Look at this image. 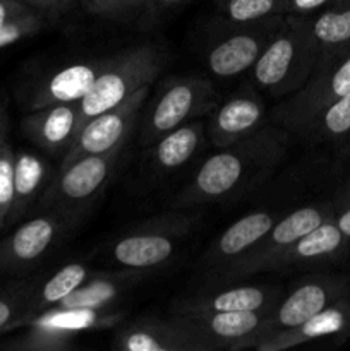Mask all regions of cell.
<instances>
[{
    "instance_id": "1",
    "label": "cell",
    "mask_w": 350,
    "mask_h": 351,
    "mask_svg": "<svg viewBox=\"0 0 350 351\" xmlns=\"http://www.w3.org/2000/svg\"><path fill=\"white\" fill-rule=\"evenodd\" d=\"M288 132L281 127H263L253 136L220 147L206 158L187 185L175 197L178 211L225 201L235 192L266 177L287 154Z\"/></svg>"
},
{
    "instance_id": "2",
    "label": "cell",
    "mask_w": 350,
    "mask_h": 351,
    "mask_svg": "<svg viewBox=\"0 0 350 351\" xmlns=\"http://www.w3.org/2000/svg\"><path fill=\"white\" fill-rule=\"evenodd\" d=\"M318 69L311 19L285 16L263 53L250 67V82L273 98L297 93Z\"/></svg>"
},
{
    "instance_id": "3",
    "label": "cell",
    "mask_w": 350,
    "mask_h": 351,
    "mask_svg": "<svg viewBox=\"0 0 350 351\" xmlns=\"http://www.w3.org/2000/svg\"><path fill=\"white\" fill-rule=\"evenodd\" d=\"M167 47L156 41L134 45L110 55L88 95L78 103L79 129L100 113L126 101L129 96L151 84L168 64Z\"/></svg>"
},
{
    "instance_id": "4",
    "label": "cell",
    "mask_w": 350,
    "mask_h": 351,
    "mask_svg": "<svg viewBox=\"0 0 350 351\" xmlns=\"http://www.w3.org/2000/svg\"><path fill=\"white\" fill-rule=\"evenodd\" d=\"M216 106L218 93L208 77L182 75L172 79L141 117V146L150 147L177 127L209 115Z\"/></svg>"
},
{
    "instance_id": "5",
    "label": "cell",
    "mask_w": 350,
    "mask_h": 351,
    "mask_svg": "<svg viewBox=\"0 0 350 351\" xmlns=\"http://www.w3.org/2000/svg\"><path fill=\"white\" fill-rule=\"evenodd\" d=\"M194 225V216L167 215L148 219L122 233L112 245V259L126 269L151 271L174 257L178 243Z\"/></svg>"
},
{
    "instance_id": "6",
    "label": "cell",
    "mask_w": 350,
    "mask_h": 351,
    "mask_svg": "<svg viewBox=\"0 0 350 351\" xmlns=\"http://www.w3.org/2000/svg\"><path fill=\"white\" fill-rule=\"evenodd\" d=\"M285 16H271L250 23H230L206 47L205 60L215 77L230 79L249 72Z\"/></svg>"
},
{
    "instance_id": "7",
    "label": "cell",
    "mask_w": 350,
    "mask_h": 351,
    "mask_svg": "<svg viewBox=\"0 0 350 351\" xmlns=\"http://www.w3.org/2000/svg\"><path fill=\"white\" fill-rule=\"evenodd\" d=\"M122 147L103 154H89L58 170L43 195V206L55 211L82 215L112 178Z\"/></svg>"
},
{
    "instance_id": "8",
    "label": "cell",
    "mask_w": 350,
    "mask_h": 351,
    "mask_svg": "<svg viewBox=\"0 0 350 351\" xmlns=\"http://www.w3.org/2000/svg\"><path fill=\"white\" fill-rule=\"evenodd\" d=\"M150 91L151 84L144 86L120 105L82 123L69 149L62 156L60 168H65L89 154H103L124 147L127 137L139 123L143 108L150 98Z\"/></svg>"
},
{
    "instance_id": "9",
    "label": "cell",
    "mask_w": 350,
    "mask_h": 351,
    "mask_svg": "<svg viewBox=\"0 0 350 351\" xmlns=\"http://www.w3.org/2000/svg\"><path fill=\"white\" fill-rule=\"evenodd\" d=\"M347 95H350V50L319 65L297 93L277 106L273 120L288 134H294L323 106Z\"/></svg>"
},
{
    "instance_id": "10",
    "label": "cell",
    "mask_w": 350,
    "mask_h": 351,
    "mask_svg": "<svg viewBox=\"0 0 350 351\" xmlns=\"http://www.w3.org/2000/svg\"><path fill=\"white\" fill-rule=\"evenodd\" d=\"M333 216H335V211L329 204L302 206V208L294 209L288 215H285L283 218H278L273 228L257 242V245L253 247L233 266H230L225 273H222V276L225 280L232 281L266 271L268 264L278 254L287 250L292 243L302 239L305 233L312 232V230L318 228L319 225L328 221Z\"/></svg>"
},
{
    "instance_id": "11",
    "label": "cell",
    "mask_w": 350,
    "mask_h": 351,
    "mask_svg": "<svg viewBox=\"0 0 350 351\" xmlns=\"http://www.w3.org/2000/svg\"><path fill=\"white\" fill-rule=\"evenodd\" d=\"M273 307L254 312L177 315L215 350H249L271 332Z\"/></svg>"
},
{
    "instance_id": "12",
    "label": "cell",
    "mask_w": 350,
    "mask_h": 351,
    "mask_svg": "<svg viewBox=\"0 0 350 351\" xmlns=\"http://www.w3.org/2000/svg\"><path fill=\"white\" fill-rule=\"evenodd\" d=\"M113 346L122 351H215L177 315L136 319L115 332Z\"/></svg>"
},
{
    "instance_id": "13",
    "label": "cell",
    "mask_w": 350,
    "mask_h": 351,
    "mask_svg": "<svg viewBox=\"0 0 350 351\" xmlns=\"http://www.w3.org/2000/svg\"><path fill=\"white\" fill-rule=\"evenodd\" d=\"M349 283L338 280V278L314 276L302 280L301 283L292 288L287 297H281L280 302L273 307L271 332L285 331V329H292L302 324L335 302L349 298Z\"/></svg>"
},
{
    "instance_id": "14",
    "label": "cell",
    "mask_w": 350,
    "mask_h": 351,
    "mask_svg": "<svg viewBox=\"0 0 350 351\" xmlns=\"http://www.w3.org/2000/svg\"><path fill=\"white\" fill-rule=\"evenodd\" d=\"M122 319L115 308L88 311V308H48L33 321V345L36 348L64 350L79 335L110 328Z\"/></svg>"
},
{
    "instance_id": "15",
    "label": "cell",
    "mask_w": 350,
    "mask_h": 351,
    "mask_svg": "<svg viewBox=\"0 0 350 351\" xmlns=\"http://www.w3.org/2000/svg\"><path fill=\"white\" fill-rule=\"evenodd\" d=\"M281 290L277 287L242 285L201 291L174 302L170 315L218 314V312H254L275 307L280 302Z\"/></svg>"
},
{
    "instance_id": "16",
    "label": "cell",
    "mask_w": 350,
    "mask_h": 351,
    "mask_svg": "<svg viewBox=\"0 0 350 351\" xmlns=\"http://www.w3.org/2000/svg\"><path fill=\"white\" fill-rule=\"evenodd\" d=\"M266 122V106L263 98L253 89H240L225 103L213 110L208 137L216 149L232 146L263 129Z\"/></svg>"
},
{
    "instance_id": "17",
    "label": "cell",
    "mask_w": 350,
    "mask_h": 351,
    "mask_svg": "<svg viewBox=\"0 0 350 351\" xmlns=\"http://www.w3.org/2000/svg\"><path fill=\"white\" fill-rule=\"evenodd\" d=\"M280 216L273 211L247 213L240 219L229 226L218 239L209 245L202 257V264L208 266L213 273H225L230 266L242 259L253 247L257 245L261 239L273 228Z\"/></svg>"
},
{
    "instance_id": "18",
    "label": "cell",
    "mask_w": 350,
    "mask_h": 351,
    "mask_svg": "<svg viewBox=\"0 0 350 351\" xmlns=\"http://www.w3.org/2000/svg\"><path fill=\"white\" fill-rule=\"evenodd\" d=\"M347 336H350V297L335 302L295 328L271 332L263 338L256 350L281 351L305 343L347 338Z\"/></svg>"
},
{
    "instance_id": "19",
    "label": "cell",
    "mask_w": 350,
    "mask_h": 351,
    "mask_svg": "<svg viewBox=\"0 0 350 351\" xmlns=\"http://www.w3.org/2000/svg\"><path fill=\"white\" fill-rule=\"evenodd\" d=\"M108 58L110 55L74 62L54 72L36 91L34 106L47 108V106L65 105V103H79L93 88L98 75L108 64Z\"/></svg>"
},
{
    "instance_id": "20",
    "label": "cell",
    "mask_w": 350,
    "mask_h": 351,
    "mask_svg": "<svg viewBox=\"0 0 350 351\" xmlns=\"http://www.w3.org/2000/svg\"><path fill=\"white\" fill-rule=\"evenodd\" d=\"M79 221V216L55 211L24 223L9 240V257L19 264L41 259L51 247Z\"/></svg>"
},
{
    "instance_id": "21",
    "label": "cell",
    "mask_w": 350,
    "mask_h": 351,
    "mask_svg": "<svg viewBox=\"0 0 350 351\" xmlns=\"http://www.w3.org/2000/svg\"><path fill=\"white\" fill-rule=\"evenodd\" d=\"M347 243H349V240L340 232L335 219L329 218L328 221H325L318 228L305 233L302 239L292 243L287 250L278 254L268 264L266 271H283L288 267L307 266V264L336 259L347 250Z\"/></svg>"
},
{
    "instance_id": "22",
    "label": "cell",
    "mask_w": 350,
    "mask_h": 351,
    "mask_svg": "<svg viewBox=\"0 0 350 351\" xmlns=\"http://www.w3.org/2000/svg\"><path fill=\"white\" fill-rule=\"evenodd\" d=\"M208 129L201 120H191L151 144L150 168L154 175H170L194 160L205 147Z\"/></svg>"
},
{
    "instance_id": "23",
    "label": "cell",
    "mask_w": 350,
    "mask_h": 351,
    "mask_svg": "<svg viewBox=\"0 0 350 351\" xmlns=\"http://www.w3.org/2000/svg\"><path fill=\"white\" fill-rule=\"evenodd\" d=\"M148 271L126 269L117 273H103L89 276L81 287L75 288L71 295L54 305L51 308L67 311V308H88V311H103L112 308L113 302L126 293L130 287L144 280Z\"/></svg>"
},
{
    "instance_id": "24",
    "label": "cell",
    "mask_w": 350,
    "mask_h": 351,
    "mask_svg": "<svg viewBox=\"0 0 350 351\" xmlns=\"http://www.w3.org/2000/svg\"><path fill=\"white\" fill-rule=\"evenodd\" d=\"M24 129L27 136L43 149L50 153H65L79 132L78 103L40 108V112L27 117Z\"/></svg>"
},
{
    "instance_id": "25",
    "label": "cell",
    "mask_w": 350,
    "mask_h": 351,
    "mask_svg": "<svg viewBox=\"0 0 350 351\" xmlns=\"http://www.w3.org/2000/svg\"><path fill=\"white\" fill-rule=\"evenodd\" d=\"M311 19L318 67L350 50V0H338Z\"/></svg>"
},
{
    "instance_id": "26",
    "label": "cell",
    "mask_w": 350,
    "mask_h": 351,
    "mask_svg": "<svg viewBox=\"0 0 350 351\" xmlns=\"http://www.w3.org/2000/svg\"><path fill=\"white\" fill-rule=\"evenodd\" d=\"M350 134V95L323 106L318 113L302 123L294 136L307 143H328Z\"/></svg>"
},
{
    "instance_id": "27",
    "label": "cell",
    "mask_w": 350,
    "mask_h": 351,
    "mask_svg": "<svg viewBox=\"0 0 350 351\" xmlns=\"http://www.w3.org/2000/svg\"><path fill=\"white\" fill-rule=\"evenodd\" d=\"M47 165L31 153H21L14 160V202L10 211L19 213L34 201L47 180Z\"/></svg>"
},
{
    "instance_id": "28",
    "label": "cell",
    "mask_w": 350,
    "mask_h": 351,
    "mask_svg": "<svg viewBox=\"0 0 350 351\" xmlns=\"http://www.w3.org/2000/svg\"><path fill=\"white\" fill-rule=\"evenodd\" d=\"M88 278L89 269L84 264L71 263L62 266L57 273L51 274V276L45 281L40 293H38L36 305H34L38 311V315L47 312L48 308L57 305L60 300H64V298L67 297V295H71L75 288L81 287Z\"/></svg>"
},
{
    "instance_id": "29",
    "label": "cell",
    "mask_w": 350,
    "mask_h": 351,
    "mask_svg": "<svg viewBox=\"0 0 350 351\" xmlns=\"http://www.w3.org/2000/svg\"><path fill=\"white\" fill-rule=\"evenodd\" d=\"M288 0H225L218 10L230 23H250L271 16H285Z\"/></svg>"
},
{
    "instance_id": "30",
    "label": "cell",
    "mask_w": 350,
    "mask_h": 351,
    "mask_svg": "<svg viewBox=\"0 0 350 351\" xmlns=\"http://www.w3.org/2000/svg\"><path fill=\"white\" fill-rule=\"evenodd\" d=\"M151 3L153 0H81L82 9L89 16L115 23L136 19L139 14L150 10Z\"/></svg>"
},
{
    "instance_id": "31",
    "label": "cell",
    "mask_w": 350,
    "mask_h": 351,
    "mask_svg": "<svg viewBox=\"0 0 350 351\" xmlns=\"http://www.w3.org/2000/svg\"><path fill=\"white\" fill-rule=\"evenodd\" d=\"M14 202V158L7 146L0 149V225Z\"/></svg>"
},
{
    "instance_id": "32",
    "label": "cell",
    "mask_w": 350,
    "mask_h": 351,
    "mask_svg": "<svg viewBox=\"0 0 350 351\" xmlns=\"http://www.w3.org/2000/svg\"><path fill=\"white\" fill-rule=\"evenodd\" d=\"M41 26H43V21L34 12L10 19L9 23H5L0 27V48L16 43L21 38L34 34L36 31L41 29Z\"/></svg>"
},
{
    "instance_id": "33",
    "label": "cell",
    "mask_w": 350,
    "mask_h": 351,
    "mask_svg": "<svg viewBox=\"0 0 350 351\" xmlns=\"http://www.w3.org/2000/svg\"><path fill=\"white\" fill-rule=\"evenodd\" d=\"M335 2H338V0H288L287 14L288 16L312 17L321 10L331 7Z\"/></svg>"
},
{
    "instance_id": "34",
    "label": "cell",
    "mask_w": 350,
    "mask_h": 351,
    "mask_svg": "<svg viewBox=\"0 0 350 351\" xmlns=\"http://www.w3.org/2000/svg\"><path fill=\"white\" fill-rule=\"evenodd\" d=\"M30 12H33V10L30 7L23 5V3L12 2V0H0V27L5 23H9L10 19L26 16Z\"/></svg>"
},
{
    "instance_id": "35",
    "label": "cell",
    "mask_w": 350,
    "mask_h": 351,
    "mask_svg": "<svg viewBox=\"0 0 350 351\" xmlns=\"http://www.w3.org/2000/svg\"><path fill=\"white\" fill-rule=\"evenodd\" d=\"M27 2L36 7H41V9L48 10V12L64 14L74 5L75 0H27Z\"/></svg>"
},
{
    "instance_id": "36",
    "label": "cell",
    "mask_w": 350,
    "mask_h": 351,
    "mask_svg": "<svg viewBox=\"0 0 350 351\" xmlns=\"http://www.w3.org/2000/svg\"><path fill=\"white\" fill-rule=\"evenodd\" d=\"M333 219H335L340 232H342L343 235H345V239L350 242V195L347 197V201H343L342 211L336 213V215L333 216Z\"/></svg>"
},
{
    "instance_id": "37",
    "label": "cell",
    "mask_w": 350,
    "mask_h": 351,
    "mask_svg": "<svg viewBox=\"0 0 350 351\" xmlns=\"http://www.w3.org/2000/svg\"><path fill=\"white\" fill-rule=\"evenodd\" d=\"M185 2H187V0H153V3H151V7L148 12L153 14L154 17H160L161 14L170 12V10L184 5Z\"/></svg>"
},
{
    "instance_id": "38",
    "label": "cell",
    "mask_w": 350,
    "mask_h": 351,
    "mask_svg": "<svg viewBox=\"0 0 350 351\" xmlns=\"http://www.w3.org/2000/svg\"><path fill=\"white\" fill-rule=\"evenodd\" d=\"M10 317H12V307L7 302L0 300V328L5 326L10 321Z\"/></svg>"
},
{
    "instance_id": "39",
    "label": "cell",
    "mask_w": 350,
    "mask_h": 351,
    "mask_svg": "<svg viewBox=\"0 0 350 351\" xmlns=\"http://www.w3.org/2000/svg\"><path fill=\"white\" fill-rule=\"evenodd\" d=\"M216 2H218V5H220V3H223V2H225V0H216Z\"/></svg>"
},
{
    "instance_id": "40",
    "label": "cell",
    "mask_w": 350,
    "mask_h": 351,
    "mask_svg": "<svg viewBox=\"0 0 350 351\" xmlns=\"http://www.w3.org/2000/svg\"><path fill=\"white\" fill-rule=\"evenodd\" d=\"M349 195H350V191H349V194H347V197H349Z\"/></svg>"
}]
</instances>
